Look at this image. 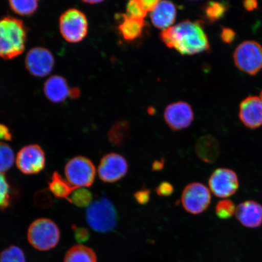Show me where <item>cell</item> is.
Returning a JSON list of instances; mask_svg holds the SVG:
<instances>
[{
  "label": "cell",
  "instance_id": "1",
  "mask_svg": "<svg viewBox=\"0 0 262 262\" xmlns=\"http://www.w3.org/2000/svg\"><path fill=\"white\" fill-rule=\"evenodd\" d=\"M160 37L167 47L182 55L200 54L209 49L207 35L199 21L180 22L163 30Z\"/></svg>",
  "mask_w": 262,
  "mask_h": 262
},
{
  "label": "cell",
  "instance_id": "2",
  "mask_svg": "<svg viewBox=\"0 0 262 262\" xmlns=\"http://www.w3.org/2000/svg\"><path fill=\"white\" fill-rule=\"evenodd\" d=\"M27 31L20 19L5 16L0 19V58L11 60L24 52Z\"/></svg>",
  "mask_w": 262,
  "mask_h": 262
},
{
  "label": "cell",
  "instance_id": "3",
  "mask_svg": "<svg viewBox=\"0 0 262 262\" xmlns=\"http://www.w3.org/2000/svg\"><path fill=\"white\" fill-rule=\"evenodd\" d=\"M86 221L90 227L100 233H107L116 229L119 216L112 202L107 198L94 201L88 206Z\"/></svg>",
  "mask_w": 262,
  "mask_h": 262
},
{
  "label": "cell",
  "instance_id": "4",
  "mask_svg": "<svg viewBox=\"0 0 262 262\" xmlns=\"http://www.w3.org/2000/svg\"><path fill=\"white\" fill-rule=\"evenodd\" d=\"M60 237V232L57 225L50 219H37L28 229V241L38 250H51L58 244Z\"/></svg>",
  "mask_w": 262,
  "mask_h": 262
},
{
  "label": "cell",
  "instance_id": "5",
  "mask_svg": "<svg viewBox=\"0 0 262 262\" xmlns=\"http://www.w3.org/2000/svg\"><path fill=\"white\" fill-rule=\"evenodd\" d=\"M59 28L62 37L71 43H77L86 37L88 21L86 15L79 9L71 8L61 14Z\"/></svg>",
  "mask_w": 262,
  "mask_h": 262
},
{
  "label": "cell",
  "instance_id": "6",
  "mask_svg": "<svg viewBox=\"0 0 262 262\" xmlns=\"http://www.w3.org/2000/svg\"><path fill=\"white\" fill-rule=\"evenodd\" d=\"M235 64L245 73L254 75L262 69V46L248 40L239 45L234 52Z\"/></svg>",
  "mask_w": 262,
  "mask_h": 262
},
{
  "label": "cell",
  "instance_id": "7",
  "mask_svg": "<svg viewBox=\"0 0 262 262\" xmlns=\"http://www.w3.org/2000/svg\"><path fill=\"white\" fill-rule=\"evenodd\" d=\"M64 173L68 181L75 188H87L93 184L96 169L91 160L77 156L67 163Z\"/></svg>",
  "mask_w": 262,
  "mask_h": 262
},
{
  "label": "cell",
  "instance_id": "8",
  "mask_svg": "<svg viewBox=\"0 0 262 262\" xmlns=\"http://www.w3.org/2000/svg\"><path fill=\"white\" fill-rule=\"evenodd\" d=\"M209 189L201 183L194 182L186 186L182 192L181 202L183 208L190 214L204 212L211 204Z\"/></svg>",
  "mask_w": 262,
  "mask_h": 262
},
{
  "label": "cell",
  "instance_id": "9",
  "mask_svg": "<svg viewBox=\"0 0 262 262\" xmlns=\"http://www.w3.org/2000/svg\"><path fill=\"white\" fill-rule=\"evenodd\" d=\"M211 191L222 199L230 198L237 192L239 181L237 173L232 169L225 168L215 169L209 179Z\"/></svg>",
  "mask_w": 262,
  "mask_h": 262
},
{
  "label": "cell",
  "instance_id": "10",
  "mask_svg": "<svg viewBox=\"0 0 262 262\" xmlns=\"http://www.w3.org/2000/svg\"><path fill=\"white\" fill-rule=\"evenodd\" d=\"M129 165L127 160L117 153H109L101 159L98 168L101 181L112 183L119 181L126 175Z\"/></svg>",
  "mask_w": 262,
  "mask_h": 262
},
{
  "label": "cell",
  "instance_id": "11",
  "mask_svg": "<svg viewBox=\"0 0 262 262\" xmlns=\"http://www.w3.org/2000/svg\"><path fill=\"white\" fill-rule=\"evenodd\" d=\"M54 64V55L47 48H32L26 55V68L29 73L36 77L47 76L53 70Z\"/></svg>",
  "mask_w": 262,
  "mask_h": 262
},
{
  "label": "cell",
  "instance_id": "12",
  "mask_svg": "<svg viewBox=\"0 0 262 262\" xmlns=\"http://www.w3.org/2000/svg\"><path fill=\"white\" fill-rule=\"evenodd\" d=\"M46 163L43 150L37 145L26 146L16 156V164L25 174H35L45 168Z\"/></svg>",
  "mask_w": 262,
  "mask_h": 262
},
{
  "label": "cell",
  "instance_id": "13",
  "mask_svg": "<svg viewBox=\"0 0 262 262\" xmlns=\"http://www.w3.org/2000/svg\"><path fill=\"white\" fill-rule=\"evenodd\" d=\"M164 119L170 128L180 130L191 125L194 120V113L188 103L178 101L166 107Z\"/></svg>",
  "mask_w": 262,
  "mask_h": 262
},
{
  "label": "cell",
  "instance_id": "14",
  "mask_svg": "<svg viewBox=\"0 0 262 262\" xmlns=\"http://www.w3.org/2000/svg\"><path fill=\"white\" fill-rule=\"evenodd\" d=\"M239 118L246 127L256 129L262 125V99L251 96L246 98L240 105Z\"/></svg>",
  "mask_w": 262,
  "mask_h": 262
},
{
  "label": "cell",
  "instance_id": "15",
  "mask_svg": "<svg viewBox=\"0 0 262 262\" xmlns=\"http://www.w3.org/2000/svg\"><path fill=\"white\" fill-rule=\"evenodd\" d=\"M235 217L247 228H257L262 225V205L254 201H247L236 206Z\"/></svg>",
  "mask_w": 262,
  "mask_h": 262
},
{
  "label": "cell",
  "instance_id": "16",
  "mask_svg": "<svg viewBox=\"0 0 262 262\" xmlns=\"http://www.w3.org/2000/svg\"><path fill=\"white\" fill-rule=\"evenodd\" d=\"M177 10L172 2L160 1L150 12L152 24L156 28L163 29L171 27L176 18Z\"/></svg>",
  "mask_w": 262,
  "mask_h": 262
},
{
  "label": "cell",
  "instance_id": "17",
  "mask_svg": "<svg viewBox=\"0 0 262 262\" xmlns=\"http://www.w3.org/2000/svg\"><path fill=\"white\" fill-rule=\"evenodd\" d=\"M70 88L67 80L60 75H53L46 81L44 93L49 101L61 103L70 97Z\"/></svg>",
  "mask_w": 262,
  "mask_h": 262
},
{
  "label": "cell",
  "instance_id": "18",
  "mask_svg": "<svg viewBox=\"0 0 262 262\" xmlns=\"http://www.w3.org/2000/svg\"><path fill=\"white\" fill-rule=\"evenodd\" d=\"M220 151L218 141L211 136H202L195 143L196 155L206 163H215L219 158Z\"/></svg>",
  "mask_w": 262,
  "mask_h": 262
},
{
  "label": "cell",
  "instance_id": "19",
  "mask_svg": "<svg viewBox=\"0 0 262 262\" xmlns=\"http://www.w3.org/2000/svg\"><path fill=\"white\" fill-rule=\"evenodd\" d=\"M122 21L118 26V30L124 40L134 41L142 35L145 27L144 19L131 17L126 14L122 15Z\"/></svg>",
  "mask_w": 262,
  "mask_h": 262
},
{
  "label": "cell",
  "instance_id": "20",
  "mask_svg": "<svg viewBox=\"0 0 262 262\" xmlns=\"http://www.w3.org/2000/svg\"><path fill=\"white\" fill-rule=\"evenodd\" d=\"M130 127L126 120L115 123L107 133V138L113 146L120 148L123 147L129 138Z\"/></svg>",
  "mask_w": 262,
  "mask_h": 262
},
{
  "label": "cell",
  "instance_id": "21",
  "mask_svg": "<svg viewBox=\"0 0 262 262\" xmlns=\"http://www.w3.org/2000/svg\"><path fill=\"white\" fill-rule=\"evenodd\" d=\"M76 189L57 172L53 173L49 182V189L55 196L59 199H64L68 201L72 193Z\"/></svg>",
  "mask_w": 262,
  "mask_h": 262
},
{
  "label": "cell",
  "instance_id": "22",
  "mask_svg": "<svg viewBox=\"0 0 262 262\" xmlns=\"http://www.w3.org/2000/svg\"><path fill=\"white\" fill-rule=\"evenodd\" d=\"M97 255L89 247L84 245H75L69 250L65 255L64 262H97Z\"/></svg>",
  "mask_w": 262,
  "mask_h": 262
},
{
  "label": "cell",
  "instance_id": "23",
  "mask_svg": "<svg viewBox=\"0 0 262 262\" xmlns=\"http://www.w3.org/2000/svg\"><path fill=\"white\" fill-rule=\"evenodd\" d=\"M9 4L13 12L21 16L34 14L38 8V2L36 0L9 1Z\"/></svg>",
  "mask_w": 262,
  "mask_h": 262
},
{
  "label": "cell",
  "instance_id": "24",
  "mask_svg": "<svg viewBox=\"0 0 262 262\" xmlns=\"http://www.w3.org/2000/svg\"><path fill=\"white\" fill-rule=\"evenodd\" d=\"M228 6L224 3L209 2L204 9L205 15L208 21L214 23L224 17Z\"/></svg>",
  "mask_w": 262,
  "mask_h": 262
},
{
  "label": "cell",
  "instance_id": "25",
  "mask_svg": "<svg viewBox=\"0 0 262 262\" xmlns=\"http://www.w3.org/2000/svg\"><path fill=\"white\" fill-rule=\"evenodd\" d=\"M15 155L8 144L0 142V173H4L14 165Z\"/></svg>",
  "mask_w": 262,
  "mask_h": 262
},
{
  "label": "cell",
  "instance_id": "26",
  "mask_svg": "<svg viewBox=\"0 0 262 262\" xmlns=\"http://www.w3.org/2000/svg\"><path fill=\"white\" fill-rule=\"evenodd\" d=\"M92 201L93 194L89 190L84 188L75 189L68 199L69 202L78 207L89 206L92 204Z\"/></svg>",
  "mask_w": 262,
  "mask_h": 262
},
{
  "label": "cell",
  "instance_id": "27",
  "mask_svg": "<svg viewBox=\"0 0 262 262\" xmlns=\"http://www.w3.org/2000/svg\"><path fill=\"white\" fill-rule=\"evenodd\" d=\"M236 206L230 200L224 199L219 201L215 206V214L219 219L227 220L235 214Z\"/></svg>",
  "mask_w": 262,
  "mask_h": 262
},
{
  "label": "cell",
  "instance_id": "28",
  "mask_svg": "<svg viewBox=\"0 0 262 262\" xmlns=\"http://www.w3.org/2000/svg\"><path fill=\"white\" fill-rule=\"evenodd\" d=\"M0 262H26V257L21 248L11 246L2 252Z\"/></svg>",
  "mask_w": 262,
  "mask_h": 262
},
{
  "label": "cell",
  "instance_id": "29",
  "mask_svg": "<svg viewBox=\"0 0 262 262\" xmlns=\"http://www.w3.org/2000/svg\"><path fill=\"white\" fill-rule=\"evenodd\" d=\"M147 14V12L142 5V0H133L127 3L126 6L127 16L144 19Z\"/></svg>",
  "mask_w": 262,
  "mask_h": 262
},
{
  "label": "cell",
  "instance_id": "30",
  "mask_svg": "<svg viewBox=\"0 0 262 262\" xmlns=\"http://www.w3.org/2000/svg\"><path fill=\"white\" fill-rule=\"evenodd\" d=\"M10 201V188L7 180L0 173V209L7 208Z\"/></svg>",
  "mask_w": 262,
  "mask_h": 262
},
{
  "label": "cell",
  "instance_id": "31",
  "mask_svg": "<svg viewBox=\"0 0 262 262\" xmlns=\"http://www.w3.org/2000/svg\"><path fill=\"white\" fill-rule=\"evenodd\" d=\"M157 195L160 196H169L174 191V188L171 183L163 182L156 189Z\"/></svg>",
  "mask_w": 262,
  "mask_h": 262
},
{
  "label": "cell",
  "instance_id": "32",
  "mask_svg": "<svg viewBox=\"0 0 262 262\" xmlns=\"http://www.w3.org/2000/svg\"><path fill=\"white\" fill-rule=\"evenodd\" d=\"M150 194L151 192L149 189H142L134 194V198L139 204L144 205L150 201Z\"/></svg>",
  "mask_w": 262,
  "mask_h": 262
},
{
  "label": "cell",
  "instance_id": "33",
  "mask_svg": "<svg viewBox=\"0 0 262 262\" xmlns=\"http://www.w3.org/2000/svg\"><path fill=\"white\" fill-rule=\"evenodd\" d=\"M75 237L79 243L86 242L90 238V233L88 229L81 227H75L74 226Z\"/></svg>",
  "mask_w": 262,
  "mask_h": 262
},
{
  "label": "cell",
  "instance_id": "34",
  "mask_svg": "<svg viewBox=\"0 0 262 262\" xmlns=\"http://www.w3.org/2000/svg\"><path fill=\"white\" fill-rule=\"evenodd\" d=\"M221 37L223 41L225 43H231L234 40L235 37V33L231 29L229 28H223Z\"/></svg>",
  "mask_w": 262,
  "mask_h": 262
},
{
  "label": "cell",
  "instance_id": "35",
  "mask_svg": "<svg viewBox=\"0 0 262 262\" xmlns=\"http://www.w3.org/2000/svg\"><path fill=\"white\" fill-rule=\"evenodd\" d=\"M12 139V135L8 127L0 124V140L11 141Z\"/></svg>",
  "mask_w": 262,
  "mask_h": 262
},
{
  "label": "cell",
  "instance_id": "36",
  "mask_svg": "<svg viewBox=\"0 0 262 262\" xmlns=\"http://www.w3.org/2000/svg\"><path fill=\"white\" fill-rule=\"evenodd\" d=\"M165 165V160L161 159L156 160L152 164V170L153 171H160L164 168Z\"/></svg>",
  "mask_w": 262,
  "mask_h": 262
},
{
  "label": "cell",
  "instance_id": "37",
  "mask_svg": "<svg viewBox=\"0 0 262 262\" xmlns=\"http://www.w3.org/2000/svg\"><path fill=\"white\" fill-rule=\"evenodd\" d=\"M244 6L247 11H253L257 7V2L256 1H245L244 2Z\"/></svg>",
  "mask_w": 262,
  "mask_h": 262
},
{
  "label": "cell",
  "instance_id": "38",
  "mask_svg": "<svg viewBox=\"0 0 262 262\" xmlns=\"http://www.w3.org/2000/svg\"><path fill=\"white\" fill-rule=\"evenodd\" d=\"M80 94L81 92L78 88H72V89L70 90V97L72 99H75V98H77L80 97Z\"/></svg>",
  "mask_w": 262,
  "mask_h": 262
},
{
  "label": "cell",
  "instance_id": "39",
  "mask_svg": "<svg viewBox=\"0 0 262 262\" xmlns=\"http://www.w3.org/2000/svg\"><path fill=\"white\" fill-rule=\"evenodd\" d=\"M101 1H84L83 3H86V4L94 5L97 4V3H101Z\"/></svg>",
  "mask_w": 262,
  "mask_h": 262
},
{
  "label": "cell",
  "instance_id": "40",
  "mask_svg": "<svg viewBox=\"0 0 262 262\" xmlns=\"http://www.w3.org/2000/svg\"><path fill=\"white\" fill-rule=\"evenodd\" d=\"M260 98H261V99H262V91H261V95H260Z\"/></svg>",
  "mask_w": 262,
  "mask_h": 262
}]
</instances>
